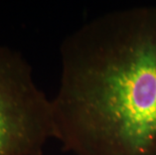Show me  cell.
<instances>
[{
	"label": "cell",
	"mask_w": 156,
	"mask_h": 155,
	"mask_svg": "<svg viewBox=\"0 0 156 155\" xmlns=\"http://www.w3.org/2000/svg\"><path fill=\"white\" fill-rule=\"evenodd\" d=\"M55 139L73 155H156V6L107 12L61 45Z\"/></svg>",
	"instance_id": "1"
},
{
	"label": "cell",
	"mask_w": 156,
	"mask_h": 155,
	"mask_svg": "<svg viewBox=\"0 0 156 155\" xmlns=\"http://www.w3.org/2000/svg\"><path fill=\"white\" fill-rule=\"evenodd\" d=\"M55 139L51 100L18 51L0 45V155H42Z\"/></svg>",
	"instance_id": "2"
}]
</instances>
